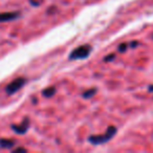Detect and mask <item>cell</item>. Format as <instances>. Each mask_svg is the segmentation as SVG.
I'll use <instances>...</instances> for the list:
<instances>
[{
  "instance_id": "obj_1",
  "label": "cell",
  "mask_w": 153,
  "mask_h": 153,
  "mask_svg": "<svg viewBox=\"0 0 153 153\" xmlns=\"http://www.w3.org/2000/svg\"><path fill=\"white\" fill-rule=\"evenodd\" d=\"M117 127H114V126H109L104 134H100V135H90L89 137H88V142H89L90 144L94 145V146H97V145H103V144H105V143L109 142V140L117 134Z\"/></svg>"
},
{
  "instance_id": "obj_2",
  "label": "cell",
  "mask_w": 153,
  "mask_h": 153,
  "mask_svg": "<svg viewBox=\"0 0 153 153\" xmlns=\"http://www.w3.org/2000/svg\"><path fill=\"white\" fill-rule=\"evenodd\" d=\"M92 51V47L90 44H83L74 48L71 53L68 56V59L71 61H76V60H83L86 59L90 56Z\"/></svg>"
},
{
  "instance_id": "obj_3",
  "label": "cell",
  "mask_w": 153,
  "mask_h": 153,
  "mask_svg": "<svg viewBox=\"0 0 153 153\" xmlns=\"http://www.w3.org/2000/svg\"><path fill=\"white\" fill-rule=\"evenodd\" d=\"M26 82H27V80H26L25 78H23V76L17 78V79H15L14 81H12L10 84H7V87H5V92H7V94H9V96H12V94H14L15 92L19 91V90L25 85Z\"/></svg>"
},
{
  "instance_id": "obj_4",
  "label": "cell",
  "mask_w": 153,
  "mask_h": 153,
  "mask_svg": "<svg viewBox=\"0 0 153 153\" xmlns=\"http://www.w3.org/2000/svg\"><path fill=\"white\" fill-rule=\"evenodd\" d=\"M30 121L28 117H25L23 121L21 122V124L19 125H12V129H13L14 132H16L17 134H24L27 132L28 128H30Z\"/></svg>"
},
{
  "instance_id": "obj_5",
  "label": "cell",
  "mask_w": 153,
  "mask_h": 153,
  "mask_svg": "<svg viewBox=\"0 0 153 153\" xmlns=\"http://www.w3.org/2000/svg\"><path fill=\"white\" fill-rule=\"evenodd\" d=\"M21 17L20 12H9V13H0V23L2 22H9L14 21Z\"/></svg>"
},
{
  "instance_id": "obj_6",
  "label": "cell",
  "mask_w": 153,
  "mask_h": 153,
  "mask_svg": "<svg viewBox=\"0 0 153 153\" xmlns=\"http://www.w3.org/2000/svg\"><path fill=\"white\" fill-rule=\"evenodd\" d=\"M16 145V143L13 140L9 138H0V148L3 149H12Z\"/></svg>"
},
{
  "instance_id": "obj_7",
  "label": "cell",
  "mask_w": 153,
  "mask_h": 153,
  "mask_svg": "<svg viewBox=\"0 0 153 153\" xmlns=\"http://www.w3.org/2000/svg\"><path fill=\"white\" fill-rule=\"evenodd\" d=\"M56 91H57L56 87H53V86H49V87L43 89L42 96L44 97V98H51V97H53L56 94Z\"/></svg>"
},
{
  "instance_id": "obj_8",
  "label": "cell",
  "mask_w": 153,
  "mask_h": 153,
  "mask_svg": "<svg viewBox=\"0 0 153 153\" xmlns=\"http://www.w3.org/2000/svg\"><path fill=\"white\" fill-rule=\"evenodd\" d=\"M97 91H98V89H97L96 87L89 88V89L85 90V91L82 94V97H83L84 99H91L92 97H94V94H97Z\"/></svg>"
},
{
  "instance_id": "obj_9",
  "label": "cell",
  "mask_w": 153,
  "mask_h": 153,
  "mask_svg": "<svg viewBox=\"0 0 153 153\" xmlns=\"http://www.w3.org/2000/svg\"><path fill=\"white\" fill-rule=\"evenodd\" d=\"M128 46H129V44H127V43H121V44L119 45V47H117V51H119L120 53H125V51H127Z\"/></svg>"
},
{
  "instance_id": "obj_10",
  "label": "cell",
  "mask_w": 153,
  "mask_h": 153,
  "mask_svg": "<svg viewBox=\"0 0 153 153\" xmlns=\"http://www.w3.org/2000/svg\"><path fill=\"white\" fill-rule=\"evenodd\" d=\"M114 59H115V53H110V55L106 56V57L104 58V61L105 62H111Z\"/></svg>"
},
{
  "instance_id": "obj_11",
  "label": "cell",
  "mask_w": 153,
  "mask_h": 153,
  "mask_svg": "<svg viewBox=\"0 0 153 153\" xmlns=\"http://www.w3.org/2000/svg\"><path fill=\"white\" fill-rule=\"evenodd\" d=\"M41 1H42V0H30V3L32 5H34V7H39V5L42 3Z\"/></svg>"
},
{
  "instance_id": "obj_12",
  "label": "cell",
  "mask_w": 153,
  "mask_h": 153,
  "mask_svg": "<svg viewBox=\"0 0 153 153\" xmlns=\"http://www.w3.org/2000/svg\"><path fill=\"white\" fill-rule=\"evenodd\" d=\"M13 152H15V153H17V152H23V153H26V152H27V150H26L25 148H22V147H20V148L14 149Z\"/></svg>"
},
{
  "instance_id": "obj_13",
  "label": "cell",
  "mask_w": 153,
  "mask_h": 153,
  "mask_svg": "<svg viewBox=\"0 0 153 153\" xmlns=\"http://www.w3.org/2000/svg\"><path fill=\"white\" fill-rule=\"evenodd\" d=\"M137 45H138V42H137V41H132V42L129 44V46H130V47H136Z\"/></svg>"
},
{
  "instance_id": "obj_14",
  "label": "cell",
  "mask_w": 153,
  "mask_h": 153,
  "mask_svg": "<svg viewBox=\"0 0 153 153\" xmlns=\"http://www.w3.org/2000/svg\"><path fill=\"white\" fill-rule=\"evenodd\" d=\"M149 91L153 92V85H150V86H149Z\"/></svg>"
}]
</instances>
